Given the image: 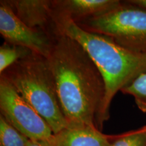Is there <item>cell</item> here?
<instances>
[{
    "instance_id": "cell-1",
    "label": "cell",
    "mask_w": 146,
    "mask_h": 146,
    "mask_svg": "<svg viewBox=\"0 0 146 146\" xmlns=\"http://www.w3.org/2000/svg\"><path fill=\"white\" fill-rule=\"evenodd\" d=\"M47 60L69 125L96 127L106 84L94 60L79 43L62 33L55 38Z\"/></svg>"
},
{
    "instance_id": "cell-2",
    "label": "cell",
    "mask_w": 146,
    "mask_h": 146,
    "mask_svg": "<svg viewBox=\"0 0 146 146\" xmlns=\"http://www.w3.org/2000/svg\"><path fill=\"white\" fill-rule=\"evenodd\" d=\"M56 30L79 43L97 65L106 84V94L96 119L101 131L110 118L113 98L118 91L146 72V53L129 50L116 44L111 38L83 30L74 22H55Z\"/></svg>"
},
{
    "instance_id": "cell-3",
    "label": "cell",
    "mask_w": 146,
    "mask_h": 146,
    "mask_svg": "<svg viewBox=\"0 0 146 146\" xmlns=\"http://www.w3.org/2000/svg\"><path fill=\"white\" fill-rule=\"evenodd\" d=\"M41 115L56 134L69 127L58 100L48 60L31 53L0 74Z\"/></svg>"
},
{
    "instance_id": "cell-4",
    "label": "cell",
    "mask_w": 146,
    "mask_h": 146,
    "mask_svg": "<svg viewBox=\"0 0 146 146\" xmlns=\"http://www.w3.org/2000/svg\"><path fill=\"white\" fill-rule=\"evenodd\" d=\"M83 30L111 38L120 46L146 53V9L124 1L103 15L76 23Z\"/></svg>"
},
{
    "instance_id": "cell-5",
    "label": "cell",
    "mask_w": 146,
    "mask_h": 146,
    "mask_svg": "<svg viewBox=\"0 0 146 146\" xmlns=\"http://www.w3.org/2000/svg\"><path fill=\"white\" fill-rule=\"evenodd\" d=\"M0 111L5 120L29 139L45 141L54 135L41 115L2 76H0Z\"/></svg>"
},
{
    "instance_id": "cell-6",
    "label": "cell",
    "mask_w": 146,
    "mask_h": 146,
    "mask_svg": "<svg viewBox=\"0 0 146 146\" xmlns=\"http://www.w3.org/2000/svg\"><path fill=\"white\" fill-rule=\"evenodd\" d=\"M0 33L4 41L48 58L56 36L30 28L15 15L4 0L0 1Z\"/></svg>"
},
{
    "instance_id": "cell-7",
    "label": "cell",
    "mask_w": 146,
    "mask_h": 146,
    "mask_svg": "<svg viewBox=\"0 0 146 146\" xmlns=\"http://www.w3.org/2000/svg\"><path fill=\"white\" fill-rule=\"evenodd\" d=\"M118 0H52V17L55 22L70 21L75 23L103 15L118 8Z\"/></svg>"
},
{
    "instance_id": "cell-8",
    "label": "cell",
    "mask_w": 146,
    "mask_h": 146,
    "mask_svg": "<svg viewBox=\"0 0 146 146\" xmlns=\"http://www.w3.org/2000/svg\"><path fill=\"white\" fill-rule=\"evenodd\" d=\"M4 1L27 26L54 36L58 34L52 17V0H4Z\"/></svg>"
},
{
    "instance_id": "cell-9",
    "label": "cell",
    "mask_w": 146,
    "mask_h": 146,
    "mask_svg": "<svg viewBox=\"0 0 146 146\" xmlns=\"http://www.w3.org/2000/svg\"><path fill=\"white\" fill-rule=\"evenodd\" d=\"M112 137L96 127L70 125L47 141L51 146H110Z\"/></svg>"
},
{
    "instance_id": "cell-10",
    "label": "cell",
    "mask_w": 146,
    "mask_h": 146,
    "mask_svg": "<svg viewBox=\"0 0 146 146\" xmlns=\"http://www.w3.org/2000/svg\"><path fill=\"white\" fill-rule=\"evenodd\" d=\"M33 53L25 47L4 41L0 47V74L16 62Z\"/></svg>"
},
{
    "instance_id": "cell-11",
    "label": "cell",
    "mask_w": 146,
    "mask_h": 146,
    "mask_svg": "<svg viewBox=\"0 0 146 146\" xmlns=\"http://www.w3.org/2000/svg\"><path fill=\"white\" fill-rule=\"evenodd\" d=\"M120 92L132 96L138 108L142 112L146 113V72L137 77Z\"/></svg>"
},
{
    "instance_id": "cell-12",
    "label": "cell",
    "mask_w": 146,
    "mask_h": 146,
    "mask_svg": "<svg viewBox=\"0 0 146 146\" xmlns=\"http://www.w3.org/2000/svg\"><path fill=\"white\" fill-rule=\"evenodd\" d=\"M27 140L0 115V146H26Z\"/></svg>"
},
{
    "instance_id": "cell-13",
    "label": "cell",
    "mask_w": 146,
    "mask_h": 146,
    "mask_svg": "<svg viewBox=\"0 0 146 146\" xmlns=\"http://www.w3.org/2000/svg\"><path fill=\"white\" fill-rule=\"evenodd\" d=\"M110 146H146V125L135 130L112 135Z\"/></svg>"
},
{
    "instance_id": "cell-14",
    "label": "cell",
    "mask_w": 146,
    "mask_h": 146,
    "mask_svg": "<svg viewBox=\"0 0 146 146\" xmlns=\"http://www.w3.org/2000/svg\"><path fill=\"white\" fill-rule=\"evenodd\" d=\"M26 146H51L47 140H27Z\"/></svg>"
},
{
    "instance_id": "cell-15",
    "label": "cell",
    "mask_w": 146,
    "mask_h": 146,
    "mask_svg": "<svg viewBox=\"0 0 146 146\" xmlns=\"http://www.w3.org/2000/svg\"><path fill=\"white\" fill-rule=\"evenodd\" d=\"M128 3L146 9V0H128Z\"/></svg>"
}]
</instances>
